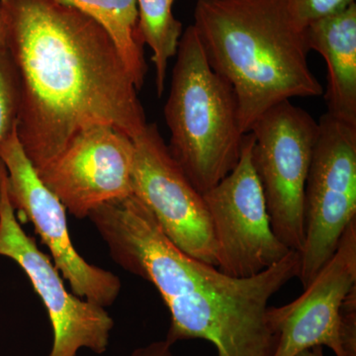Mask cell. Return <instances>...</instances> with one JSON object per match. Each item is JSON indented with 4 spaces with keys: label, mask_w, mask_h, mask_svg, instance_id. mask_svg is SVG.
Here are the masks:
<instances>
[{
    "label": "cell",
    "mask_w": 356,
    "mask_h": 356,
    "mask_svg": "<svg viewBox=\"0 0 356 356\" xmlns=\"http://www.w3.org/2000/svg\"><path fill=\"white\" fill-rule=\"evenodd\" d=\"M266 321L271 356H296L317 346L356 356V219L304 292L286 305L268 307Z\"/></svg>",
    "instance_id": "obj_5"
},
{
    "label": "cell",
    "mask_w": 356,
    "mask_h": 356,
    "mask_svg": "<svg viewBox=\"0 0 356 356\" xmlns=\"http://www.w3.org/2000/svg\"><path fill=\"white\" fill-rule=\"evenodd\" d=\"M293 19L306 29L312 23L346 10L355 0H285Z\"/></svg>",
    "instance_id": "obj_17"
},
{
    "label": "cell",
    "mask_w": 356,
    "mask_h": 356,
    "mask_svg": "<svg viewBox=\"0 0 356 356\" xmlns=\"http://www.w3.org/2000/svg\"><path fill=\"white\" fill-rule=\"evenodd\" d=\"M95 18L114 40L138 90L144 86L147 65L138 31L137 0H60Z\"/></svg>",
    "instance_id": "obj_14"
},
{
    "label": "cell",
    "mask_w": 356,
    "mask_h": 356,
    "mask_svg": "<svg viewBox=\"0 0 356 356\" xmlns=\"http://www.w3.org/2000/svg\"><path fill=\"white\" fill-rule=\"evenodd\" d=\"M172 0H137L138 31L143 44L153 51L156 88L159 96L165 91L168 60L177 56L184 30L172 13Z\"/></svg>",
    "instance_id": "obj_15"
},
{
    "label": "cell",
    "mask_w": 356,
    "mask_h": 356,
    "mask_svg": "<svg viewBox=\"0 0 356 356\" xmlns=\"http://www.w3.org/2000/svg\"><path fill=\"white\" fill-rule=\"evenodd\" d=\"M172 1H175V0H172Z\"/></svg>",
    "instance_id": "obj_21"
},
{
    "label": "cell",
    "mask_w": 356,
    "mask_h": 356,
    "mask_svg": "<svg viewBox=\"0 0 356 356\" xmlns=\"http://www.w3.org/2000/svg\"><path fill=\"white\" fill-rule=\"evenodd\" d=\"M165 117L168 151L200 193L236 168L245 136L238 98L211 67L193 25L180 39Z\"/></svg>",
    "instance_id": "obj_4"
},
{
    "label": "cell",
    "mask_w": 356,
    "mask_h": 356,
    "mask_svg": "<svg viewBox=\"0 0 356 356\" xmlns=\"http://www.w3.org/2000/svg\"><path fill=\"white\" fill-rule=\"evenodd\" d=\"M306 36L327 65V113L356 126V3L312 23Z\"/></svg>",
    "instance_id": "obj_13"
},
{
    "label": "cell",
    "mask_w": 356,
    "mask_h": 356,
    "mask_svg": "<svg viewBox=\"0 0 356 356\" xmlns=\"http://www.w3.org/2000/svg\"><path fill=\"white\" fill-rule=\"evenodd\" d=\"M0 257L13 259L24 271L43 301L53 327L48 356H76L81 348L102 355L108 348L113 318L104 307L72 294L63 276L16 217L7 188V170L0 161Z\"/></svg>",
    "instance_id": "obj_9"
},
{
    "label": "cell",
    "mask_w": 356,
    "mask_h": 356,
    "mask_svg": "<svg viewBox=\"0 0 356 356\" xmlns=\"http://www.w3.org/2000/svg\"><path fill=\"white\" fill-rule=\"evenodd\" d=\"M134 156L133 139L95 126L77 134L37 172L70 214L83 219L103 204L133 195Z\"/></svg>",
    "instance_id": "obj_12"
},
{
    "label": "cell",
    "mask_w": 356,
    "mask_h": 356,
    "mask_svg": "<svg viewBox=\"0 0 356 356\" xmlns=\"http://www.w3.org/2000/svg\"><path fill=\"white\" fill-rule=\"evenodd\" d=\"M6 46V28L3 14L0 8V47Z\"/></svg>",
    "instance_id": "obj_19"
},
{
    "label": "cell",
    "mask_w": 356,
    "mask_h": 356,
    "mask_svg": "<svg viewBox=\"0 0 356 356\" xmlns=\"http://www.w3.org/2000/svg\"><path fill=\"white\" fill-rule=\"evenodd\" d=\"M296 356H324V350H323L322 346H317V348H313L311 350L302 351Z\"/></svg>",
    "instance_id": "obj_20"
},
{
    "label": "cell",
    "mask_w": 356,
    "mask_h": 356,
    "mask_svg": "<svg viewBox=\"0 0 356 356\" xmlns=\"http://www.w3.org/2000/svg\"><path fill=\"white\" fill-rule=\"evenodd\" d=\"M133 194L168 240L185 254L217 266V247L207 206L168 151L156 124L134 138Z\"/></svg>",
    "instance_id": "obj_11"
},
{
    "label": "cell",
    "mask_w": 356,
    "mask_h": 356,
    "mask_svg": "<svg viewBox=\"0 0 356 356\" xmlns=\"http://www.w3.org/2000/svg\"><path fill=\"white\" fill-rule=\"evenodd\" d=\"M172 348V344L163 339L136 348L130 356H175Z\"/></svg>",
    "instance_id": "obj_18"
},
{
    "label": "cell",
    "mask_w": 356,
    "mask_h": 356,
    "mask_svg": "<svg viewBox=\"0 0 356 356\" xmlns=\"http://www.w3.org/2000/svg\"><path fill=\"white\" fill-rule=\"evenodd\" d=\"M0 161L6 168L7 188L14 210L32 222L72 293L96 305L111 306L120 294V278L89 264L79 254L70 240L65 208L43 184L26 156L17 124L0 145Z\"/></svg>",
    "instance_id": "obj_10"
},
{
    "label": "cell",
    "mask_w": 356,
    "mask_h": 356,
    "mask_svg": "<svg viewBox=\"0 0 356 356\" xmlns=\"http://www.w3.org/2000/svg\"><path fill=\"white\" fill-rule=\"evenodd\" d=\"M318 123L304 197L305 238L298 276L303 288L332 259L356 219V126L327 113Z\"/></svg>",
    "instance_id": "obj_7"
},
{
    "label": "cell",
    "mask_w": 356,
    "mask_h": 356,
    "mask_svg": "<svg viewBox=\"0 0 356 356\" xmlns=\"http://www.w3.org/2000/svg\"><path fill=\"white\" fill-rule=\"evenodd\" d=\"M19 83L17 135L37 172L95 126L147 127L132 76L95 18L60 0H0Z\"/></svg>",
    "instance_id": "obj_1"
},
{
    "label": "cell",
    "mask_w": 356,
    "mask_h": 356,
    "mask_svg": "<svg viewBox=\"0 0 356 356\" xmlns=\"http://www.w3.org/2000/svg\"><path fill=\"white\" fill-rule=\"evenodd\" d=\"M124 270L152 283L170 311L166 341L202 339L217 356H271L269 300L298 278L296 250L266 270L236 278L173 245L135 195L111 201L88 216Z\"/></svg>",
    "instance_id": "obj_2"
},
{
    "label": "cell",
    "mask_w": 356,
    "mask_h": 356,
    "mask_svg": "<svg viewBox=\"0 0 356 356\" xmlns=\"http://www.w3.org/2000/svg\"><path fill=\"white\" fill-rule=\"evenodd\" d=\"M252 161L271 229L289 250L301 252L305 238L304 197L318 123L290 100L278 103L250 128Z\"/></svg>",
    "instance_id": "obj_6"
},
{
    "label": "cell",
    "mask_w": 356,
    "mask_h": 356,
    "mask_svg": "<svg viewBox=\"0 0 356 356\" xmlns=\"http://www.w3.org/2000/svg\"><path fill=\"white\" fill-rule=\"evenodd\" d=\"M194 29L238 98L243 132L278 103L324 93L309 67L306 29L285 0H198Z\"/></svg>",
    "instance_id": "obj_3"
},
{
    "label": "cell",
    "mask_w": 356,
    "mask_h": 356,
    "mask_svg": "<svg viewBox=\"0 0 356 356\" xmlns=\"http://www.w3.org/2000/svg\"><path fill=\"white\" fill-rule=\"evenodd\" d=\"M19 83L7 46L0 47V145L17 124Z\"/></svg>",
    "instance_id": "obj_16"
},
{
    "label": "cell",
    "mask_w": 356,
    "mask_h": 356,
    "mask_svg": "<svg viewBox=\"0 0 356 356\" xmlns=\"http://www.w3.org/2000/svg\"><path fill=\"white\" fill-rule=\"evenodd\" d=\"M254 135L243 139L236 168L203 193L217 247V268L248 278L266 270L289 254L271 229L266 199L252 161Z\"/></svg>",
    "instance_id": "obj_8"
}]
</instances>
